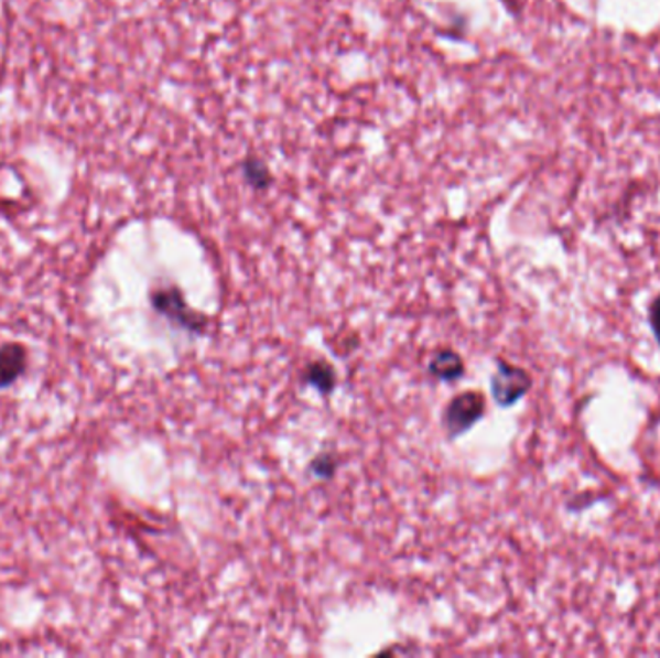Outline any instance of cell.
Segmentation results:
<instances>
[{"mask_svg": "<svg viewBox=\"0 0 660 658\" xmlns=\"http://www.w3.org/2000/svg\"><path fill=\"white\" fill-rule=\"evenodd\" d=\"M151 305L156 313L172 321L174 325L186 328L190 333H203L207 319L199 315L197 311L187 308L184 295L176 287H159L151 292Z\"/></svg>", "mask_w": 660, "mask_h": 658, "instance_id": "cell-1", "label": "cell"}, {"mask_svg": "<svg viewBox=\"0 0 660 658\" xmlns=\"http://www.w3.org/2000/svg\"><path fill=\"white\" fill-rule=\"evenodd\" d=\"M485 410H487L485 396L477 392V390L462 392L456 398H452L443 416L446 433L451 439L466 433L485 416Z\"/></svg>", "mask_w": 660, "mask_h": 658, "instance_id": "cell-2", "label": "cell"}, {"mask_svg": "<svg viewBox=\"0 0 660 658\" xmlns=\"http://www.w3.org/2000/svg\"><path fill=\"white\" fill-rule=\"evenodd\" d=\"M649 325H651L652 334L660 346V294L649 305Z\"/></svg>", "mask_w": 660, "mask_h": 658, "instance_id": "cell-8", "label": "cell"}, {"mask_svg": "<svg viewBox=\"0 0 660 658\" xmlns=\"http://www.w3.org/2000/svg\"><path fill=\"white\" fill-rule=\"evenodd\" d=\"M529 388H531V377H529L528 371H523L521 367H516V365L498 362L497 371L490 380V390H493L497 403L505 406V408L513 406L523 396L528 395Z\"/></svg>", "mask_w": 660, "mask_h": 658, "instance_id": "cell-3", "label": "cell"}, {"mask_svg": "<svg viewBox=\"0 0 660 658\" xmlns=\"http://www.w3.org/2000/svg\"><path fill=\"white\" fill-rule=\"evenodd\" d=\"M30 362V352L20 342H9L0 346V390L12 387L24 377Z\"/></svg>", "mask_w": 660, "mask_h": 658, "instance_id": "cell-4", "label": "cell"}, {"mask_svg": "<svg viewBox=\"0 0 660 658\" xmlns=\"http://www.w3.org/2000/svg\"><path fill=\"white\" fill-rule=\"evenodd\" d=\"M303 382L310 387L317 388L321 395L333 392L336 387V373L331 365L325 362H315L303 369Z\"/></svg>", "mask_w": 660, "mask_h": 658, "instance_id": "cell-6", "label": "cell"}, {"mask_svg": "<svg viewBox=\"0 0 660 658\" xmlns=\"http://www.w3.org/2000/svg\"><path fill=\"white\" fill-rule=\"evenodd\" d=\"M429 371L436 379L448 382V380L459 379L466 371V367H464V359L454 349H441L431 359Z\"/></svg>", "mask_w": 660, "mask_h": 658, "instance_id": "cell-5", "label": "cell"}, {"mask_svg": "<svg viewBox=\"0 0 660 658\" xmlns=\"http://www.w3.org/2000/svg\"><path fill=\"white\" fill-rule=\"evenodd\" d=\"M336 470V457L328 456H318L313 460V464H311V472L315 477H321V479H331L333 475H335Z\"/></svg>", "mask_w": 660, "mask_h": 658, "instance_id": "cell-7", "label": "cell"}]
</instances>
